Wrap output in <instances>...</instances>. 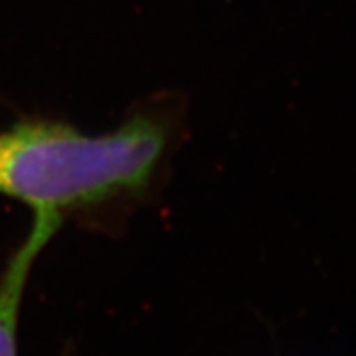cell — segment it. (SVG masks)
<instances>
[{"label":"cell","mask_w":356,"mask_h":356,"mask_svg":"<svg viewBox=\"0 0 356 356\" xmlns=\"http://www.w3.org/2000/svg\"><path fill=\"white\" fill-rule=\"evenodd\" d=\"M167 147L162 122L145 114L88 136L60 121H22L0 132V195L33 211L63 213L149 185Z\"/></svg>","instance_id":"obj_1"},{"label":"cell","mask_w":356,"mask_h":356,"mask_svg":"<svg viewBox=\"0 0 356 356\" xmlns=\"http://www.w3.org/2000/svg\"><path fill=\"white\" fill-rule=\"evenodd\" d=\"M63 215L53 211H33L29 236L10 257L0 279V356H17L20 307L26 280L33 262L60 229Z\"/></svg>","instance_id":"obj_2"}]
</instances>
